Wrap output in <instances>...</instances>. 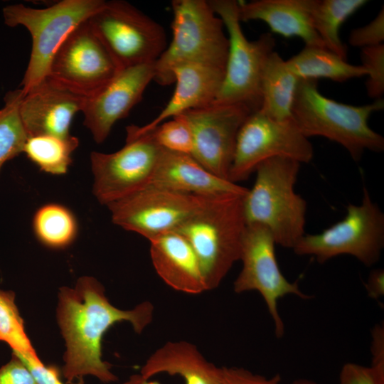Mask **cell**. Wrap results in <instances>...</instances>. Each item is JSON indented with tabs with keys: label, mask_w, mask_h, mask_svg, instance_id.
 <instances>
[{
	"label": "cell",
	"mask_w": 384,
	"mask_h": 384,
	"mask_svg": "<svg viewBox=\"0 0 384 384\" xmlns=\"http://www.w3.org/2000/svg\"><path fill=\"white\" fill-rule=\"evenodd\" d=\"M172 38L154 63V80L174 83L171 70L179 64L193 63L225 70L229 41L222 20L208 1H171Z\"/></svg>",
	"instance_id": "5"
},
{
	"label": "cell",
	"mask_w": 384,
	"mask_h": 384,
	"mask_svg": "<svg viewBox=\"0 0 384 384\" xmlns=\"http://www.w3.org/2000/svg\"><path fill=\"white\" fill-rule=\"evenodd\" d=\"M222 384H283L279 375L270 378L240 367H222Z\"/></svg>",
	"instance_id": "34"
},
{
	"label": "cell",
	"mask_w": 384,
	"mask_h": 384,
	"mask_svg": "<svg viewBox=\"0 0 384 384\" xmlns=\"http://www.w3.org/2000/svg\"><path fill=\"white\" fill-rule=\"evenodd\" d=\"M300 166L281 156L263 161L242 201L247 225L266 227L276 245L292 250L305 234L306 202L294 189Z\"/></svg>",
	"instance_id": "3"
},
{
	"label": "cell",
	"mask_w": 384,
	"mask_h": 384,
	"mask_svg": "<svg viewBox=\"0 0 384 384\" xmlns=\"http://www.w3.org/2000/svg\"><path fill=\"white\" fill-rule=\"evenodd\" d=\"M23 94L19 114L28 137H69L73 119L86 99L49 77Z\"/></svg>",
	"instance_id": "17"
},
{
	"label": "cell",
	"mask_w": 384,
	"mask_h": 384,
	"mask_svg": "<svg viewBox=\"0 0 384 384\" xmlns=\"http://www.w3.org/2000/svg\"><path fill=\"white\" fill-rule=\"evenodd\" d=\"M154 308L145 301L132 309L113 306L105 288L95 277H80L74 287L58 293L57 320L65 342L63 375L68 383L92 375L105 383L116 382L110 363L102 359V340L107 329L128 321L140 334L151 323Z\"/></svg>",
	"instance_id": "1"
},
{
	"label": "cell",
	"mask_w": 384,
	"mask_h": 384,
	"mask_svg": "<svg viewBox=\"0 0 384 384\" xmlns=\"http://www.w3.org/2000/svg\"><path fill=\"white\" fill-rule=\"evenodd\" d=\"M371 364L369 366L374 373L384 380V327L377 324L371 330Z\"/></svg>",
	"instance_id": "37"
},
{
	"label": "cell",
	"mask_w": 384,
	"mask_h": 384,
	"mask_svg": "<svg viewBox=\"0 0 384 384\" xmlns=\"http://www.w3.org/2000/svg\"><path fill=\"white\" fill-rule=\"evenodd\" d=\"M23 95L21 88L7 92L0 109V171L6 161L23 152L28 138L19 114Z\"/></svg>",
	"instance_id": "28"
},
{
	"label": "cell",
	"mask_w": 384,
	"mask_h": 384,
	"mask_svg": "<svg viewBox=\"0 0 384 384\" xmlns=\"http://www.w3.org/2000/svg\"><path fill=\"white\" fill-rule=\"evenodd\" d=\"M181 376L185 384H222V367L209 362L198 347L186 341H168L141 368L147 379L160 373Z\"/></svg>",
	"instance_id": "22"
},
{
	"label": "cell",
	"mask_w": 384,
	"mask_h": 384,
	"mask_svg": "<svg viewBox=\"0 0 384 384\" xmlns=\"http://www.w3.org/2000/svg\"><path fill=\"white\" fill-rule=\"evenodd\" d=\"M103 0H63L48 7L36 9L22 4L3 8L5 24L24 26L30 33V58L21 83L23 93L43 81L56 51L68 36L88 20L105 4Z\"/></svg>",
	"instance_id": "6"
},
{
	"label": "cell",
	"mask_w": 384,
	"mask_h": 384,
	"mask_svg": "<svg viewBox=\"0 0 384 384\" xmlns=\"http://www.w3.org/2000/svg\"><path fill=\"white\" fill-rule=\"evenodd\" d=\"M123 384H160L158 381L151 380L142 376L140 373L133 374Z\"/></svg>",
	"instance_id": "39"
},
{
	"label": "cell",
	"mask_w": 384,
	"mask_h": 384,
	"mask_svg": "<svg viewBox=\"0 0 384 384\" xmlns=\"http://www.w3.org/2000/svg\"><path fill=\"white\" fill-rule=\"evenodd\" d=\"M275 245L274 237L266 227L247 225L240 257L242 269L233 282V290L238 294L250 291L260 294L273 321L275 335L280 338L284 334V324L278 310L279 299L288 294L303 299L312 296L284 276L276 258Z\"/></svg>",
	"instance_id": "13"
},
{
	"label": "cell",
	"mask_w": 384,
	"mask_h": 384,
	"mask_svg": "<svg viewBox=\"0 0 384 384\" xmlns=\"http://www.w3.org/2000/svg\"><path fill=\"white\" fill-rule=\"evenodd\" d=\"M222 20L229 41L228 53L221 86L213 102L240 104L252 112L261 107V76L267 56L274 51L275 39L271 33L255 41L245 36L238 14L239 1H208Z\"/></svg>",
	"instance_id": "8"
},
{
	"label": "cell",
	"mask_w": 384,
	"mask_h": 384,
	"mask_svg": "<svg viewBox=\"0 0 384 384\" xmlns=\"http://www.w3.org/2000/svg\"><path fill=\"white\" fill-rule=\"evenodd\" d=\"M383 108V98L363 105L338 102L319 92L316 80L300 79L292 117L306 137H323L336 142L359 161L366 151L384 150L383 137L368 124L371 114Z\"/></svg>",
	"instance_id": "2"
},
{
	"label": "cell",
	"mask_w": 384,
	"mask_h": 384,
	"mask_svg": "<svg viewBox=\"0 0 384 384\" xmlns=\"http://www.w3.org/2000/svg\"><path fill=\"white\" fill-rule=\"evenodd\" d=\"M362 65L368 76L366 87L368 95L376 100L382 99L384 93V44L361 48Z\"/></svg>",
	"instance_id": "31"
},
{
	"label": "cell",
	"mask_w": 384,
	"mask_h": 384,
	"mask_svg": "<svg viewBox=\"0 0 384 384\" xmlns=\"http://www.w3.org/2000/svg\"><path fill=\"white\" fill-rule=\"evenodd\" d=\"M286 63L299 79L326 78L344 82L367 75L362 65L350 64L334 52L317 46H305L300 52L286 60Z\"/></svg>",
	"instance_id": "24"
},
{
	"label": "cell",
	"mask_w": 384,
	"mask_h": 384,
	"mask_svg": "<svg viewBox=\"0 0 384 384\" xmlns=\"http://www.w3.org/2000/svg\"><path fill=\"white\" fill-rule=\"evenodd\" d=\"M290 384H321L313 380L307 378H299L292 381Z\"/></svg>",
	"instance_id": "40"
},
{
	"label": "cell",
	"mask_w": 384,
	"mask_h": 384,
	"mask_svg": "<svg viewBox=\"0 0 384 384\" xmlns=\"http://www.w3.org/2000/svg\"><path fill=\"white\" fill-rule=\"evenodd\" d=\"M368 295L379 299L384 295V270L381 268L372 270L365 283Z\"/></svg>",
	"instance_id": "38"
},
{
	"label": "cell",
	"mask_w": 384,
	"mask_h": 384,
	"mask_svg": "<svg viewBox=\"0 0 384 384\" xmlns=\"http://www.w3.org/2000/svg\"><path fill=\"white\" fill-rule=\"evenodd\" d=\"M312 0H256L239 1L240 21H262L273 33L286 38L298 37L306 46L325 48L313 26Z\"/></svg>",
	"instance_id": "21"
},
{
	"label": "cell",
	"mask_w": 384,
	"mask_h": 384,
	"mask_svg": "<svg viewBox=\"0 0 384 384\" xmlns=\"http://www.w3.org/2000/svg\"><path fill=\"white\" fill-rule=\"evenodd\" d=\"M13 354L28 367L37 384H64L60 378L58 370L54 367L46 366L36 353L13 351Z\"/></svg>",
	"instance_id": "33"
},
{
	"label": "cell",
	"mask_w": 384,
	"mask_h": 384,
	"mask_svg": "<svg viewBox=\"0 0 384 384\" xmlns=\"http://www.w3.org/2000/svg\"><path fill=\"white\" fill-rule=\"evenodd\" d=\"M146 186L206 197L229 193L246 195L248 191L247 188L214 175L192 156L164 149Z\"/></svg>",
	"instance_id": "19"
},
{
	"label": "cell",
	"mask_w": 384,
	"mask_h": 384,
	"mask_svg": "<svg viewBox=\"0 0 384 384\" xmlns=\"http://www.w3.org/2000/svg\"><path fill=\"white\" fill-rule=\"evenodd\" d=\"M87 21L119 69L155 63L168 45L164 27L124 1H105Z\"/></svg>",
	"instance_id": "9"
},
{
	"label": "cell",
	"mask_w": 384,
	"mask_h": 384,
	"mask_svg": "<svg viewBox=\"0 0 384 384\" xmlns=\"http://www.w3.org/2000/svg\"><path fill=\"white\" fill-rule=\"evenodd\" d=\"M339 384H384L369 366L355 363H345L340 371Z\"/></svg>",
	"instance_id": "35"
},
{
	"label": "cell",
	"mask_w": 384,
	"mask_h": 384,
	"mask_svg": "<svg viewBox=\"0 0 384 384\" xmlns=\"http://www.w3.org/2000/svg\"><path fill=\"white\" fill-rule=\"evenodd\" d=\"M33 225L38 239L52 247L68 245L77 233V223L73 213L56 203L41 207L34 215Z\"/></svg>",
	"instance_id": "27"
},
{
	"label": "cell",
	"mask_w": 384,
	"mask_h": 384,
	"mask_svg": "<svg viewBox=\"0 0 384 384\" xmlns=\"http://www.w3.org/2000/svg\"><path fill=\"white\" fill-rule=\"evenodd\" d=\"M162 150L152 132L136 134L127 128L126 143L122 149L110 154L92 151L95 198L107 206L146 187Z\"/></svg>",
	"instance_id": "11"
},
{
	"label": "cell",
	"mask_w": 384,
	"mask_h": 384,
	"mask_svg": "<svg viewBox=\"0 0 384 384\" xmlns=\"http://www.w3.org/2000/svg\"><path fill=\"white\" fill-rule=\"evenodd\" d=\"M213 197L146 186L107 206L113 223L149 240L175 231Z\"/></svg>",
	"instance_id": "12"
},
{
	"label": "cell",
	"mask_w": 384,
	"mask_h": 384,
	"mask_svg": "<svg viewBox=\"0 0 384 384\" xmlns=\"http://www.w3.org/2000/svg\"><path fill=\"white\" fill-rule=\"evenodd\" d=\"M78 144V139L72 135L67 137L34 136L27 139L23 152L41 171L62 175L67 173L72 163L71 155Z\"/></svg>",
	"instance_id": "26"
},
{
	"label": "cell",
	"mask_w": 384,
	"mask_h": 384,
	"mask_svg": "<svg viewBox=\"0 0 384 384\" xmlns=\"http://www.w3.org/2000/svg\"><path fill=\"white\" fill-rule=\"evenodd\" d=\"M277 156L307 164L314 147L292 119L277 120L260 110L251 112L238 132L228 179L246 181L261 163Z\"/></svg>",
	"instance_id": "10"
},
{
	"label": "cell",
	"mask_w": 384,
	"mask_h": 384,
	"mask_svg": "<svg viewBox=\"0 0 384 384\" xmlns=\"http://www.w3.org/2000/svg\"><path fill=\"white\" fill-rule=\"evenodd\" d=\"M0 341L22 353L36 354L24 329L23 321L11 291L0 289Z\"/></svg>",
	"instance_id": "29"
},
{
	"label": "cell",
	"mask_w": 384,
	"mask_h": 384,
	"mask_svg": "<svg viewBox=\"0 0 384 384\" xmlns=\"http://www.w3.org/2000/svg\"><path fill=\"white\" fill-rule=\"evenodd\" d=\"M224 73L222 69L203 65H177L171 70L175 90L166 106L149 123L127 128L136 134L146 133L186 111L211 104L221 86Z\"/></svg>",
	"instance_id": "18"
},
{
	"label": "cell",
	"mask_w": 384,
	"mask_h": 384,
	"mask_svg": "<svg viewBox=\"0 0 384 384\" xmlns=\"http://www.w3.org/2000/svg\"><path fill=\"white\" fill-rule=\"evenodd\" d=\"M384 247V213L365 185L358 205L349 203L345 217L316 234H304L292 249L319 263L351 255L366 267L376 264Z\"/></svg>",
	"instance_id": "7"
},
{
	"label": "cell",
	"mask_w": 384,
	"mask_h": 384,
	"mask_svg": "<svg viewBox=\"0 0 384 384\" xmlns=\"http://www.w3.org/2000/svg\"><path fill=\"white\" fill-rule=\"evenodd\" d=\"M384 9L369 23L355 28L350 33L348 42L352 46L361 48L383 44Z\"/></svg>",
	"instance_id": "32"
},
{
	"label": "cell",
	"mask_w": 384,
	"mask_h": 384,
	"mask_svg": "<svg viewBox=\"0 0 384 384\" xmlns=\"http://www.w3.org/2000/svg\"><path fill=\"white\" fill-rule=\"evenodd\" d=\"M366 0H312L311 17L325 48L347 60V49L339 31L346 20L363 6Z\"/></svg>",
	"instance_id": "25"
},
{
	"label": "cell",
	"mask_w": 384,
	"mask_h": 384,
	"mask_svg": "<svg viewBox=\"0 0 384 384\" xmlns=\"http://www.w3.org/2000/svg\"><path fill=\"white\" fill-rule=\"evenodd\" d=\"M119 70L87 20L59 47L48 77L87 97L104 86Z\"/></svg>",
	"instance_id": "14"
},
{
	"label": "cell",
	"mask_w": 384,
	"mask_h": 384,
	"mask_svg": "<svg viewBox=\"0 0 384 384\" xmlns=\"http://www.w3.org/2000/svg\"><path fill=\"white\" fill-rule=\"evenodd\" d=\"M251 112L243 105L212 102L181 114L193 134L191 156L214 175L229 181L237 136Z\"/></svg>",
	"instance_id": "15"
},
{
	"label": "cell",
	"mask_w": 384,
	"mask_h": 384,
	"mask_svg": "<svg viewBox=\"0 0 384 384\" xmlns=\"http://www.w3.org/2000/svg\"><path fill=\"white\" fill-rule=\"evenodd\" d=\"M0 384H37L33 375L16 356L0 368Z\"/></svg>",
	"instance_id": "36"
},
{
	"label": "cell",
	"mask_w": 384,
	"mask_h": 384,
	"mask_svg": "<svg viewBox=\"0 0 384 384\" xmlns=\"http://www.w3.org/2000/svg\"><path fill=\"white\" fill-rule=\"evenodd\" d=\"M154 78V63L122 68L100 90L86 97L82 110L84 125L97 143L103 142L114 124L142 100Z\"/></svg>",
	"instance_id": "16"
},
{
	"label": "cell",
	"mask_w": 384,
	"mask_h": 384,
	"mask_svg": "<svg viewBox=\"0 0 384 384\" xmlns=\"http://www.w3.org/2000/svg\"><path fill=\"white\" fill-rule=\"evenodd\" d=\"M245 196L229 193L213 197L174 231L195 251L207 291L217 288L240 260L247 225L242 205Z\"/></svg>",
	"instance_id": "4"
},
{
	"label": "cell",
	"mask_w": 384,
	"mask_h": 384,
	"mask_svg": "<svg viewBox=\"0 0 384 384\" xmlns=\"http://www.w3.org/2000/svg\"><path fill=\"white\" fill-rule=\"evenodd\" d=\"M151 132L161 149L191 156L193 149V134L182 114L165 121Z\"/></svg>",
	"instance_id": "30"
},
{
	"label": "cell",
	"mask_w": 384,
	"mask_h": 384,
	"mask_svg": "<svg viewBox=\"0 0 384 384\" xmlns=\"http://www.w3.org/2000/svg\"><path fill=\"white\" fill-rule=\"evenodd\" d=\"M286 60L272 51L266 58L261 76L260 110L277 120L292 119V110L299 82Z\"/></svg>",
	"instance_id": "23"
},
{
	"label": "cell",
	"mask_w": 384,
	"mask_h": 384,
	"mask_svg": "<svg viewBox=\"0 0 384 384\" xmlns=\"http://www.w3.org/2000/svg\"><path fill=\"white\" fill-rule=\"evenodd\" d=\"M149 241L154 268L168 286L190 294L207 291L199 260L183 236L174 231Z\"/></svg>",
	"instance_id": "20"
}]
</instances>
